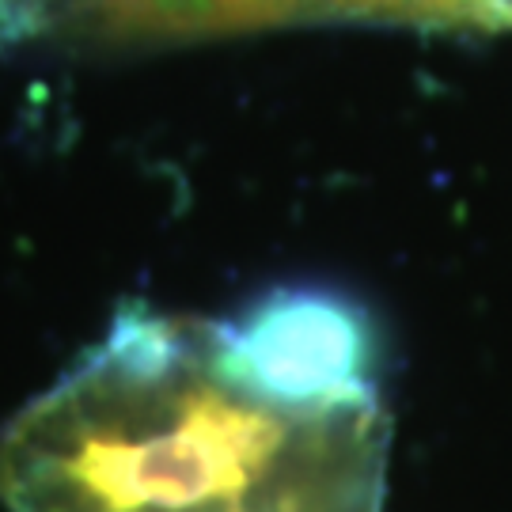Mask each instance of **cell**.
<instances>
[{
	"mask_svg": "<svg viewBox=\"0 0 512 512\" xmlns=\"http://www.w3.org/2000/svg\"><path fill=\"white\" fill-rule=\"evenodd\" d=\"M459 31H482V35L512 31V0H463Z\"/></svg>",
	"mask_w": 512,
	"mask_h": 512,
	"instance_id": "3957f363",
	"label": "cell"
},
{
	"mask_svg": "<svg viewBox=\"0 0 512 512\" xmlns=\"http://www.w3.org/2000/svg\"><path fill=\"white\" fill-rule=\"evenodd\" d=\"M209 346L224 380L281 410L376 406V323L327 285L270 289L236 319L209 323Z\"/></svg>",
	"mask_w": 512,
	"mask_h": 512,
	"instance_id": "7a4b0ae2",
	"label": "cell"
},
{
	"mask_svg": "<svg viewBox=\"0 0 512 512\" xmlns=\"http://www.w3.org/2000/svg\"><path fill=\"white\" fill-rule=\"evenodd\" d=\"M384 414L281 410L220 376L209 323L122 304L0 429L8 512H380Z\"/></svg>",
	"mask_w": 512,
	"mask_h": 512,
	"instance_id": "6da1fadb",
	"label": "cell"
}]
</instances>
